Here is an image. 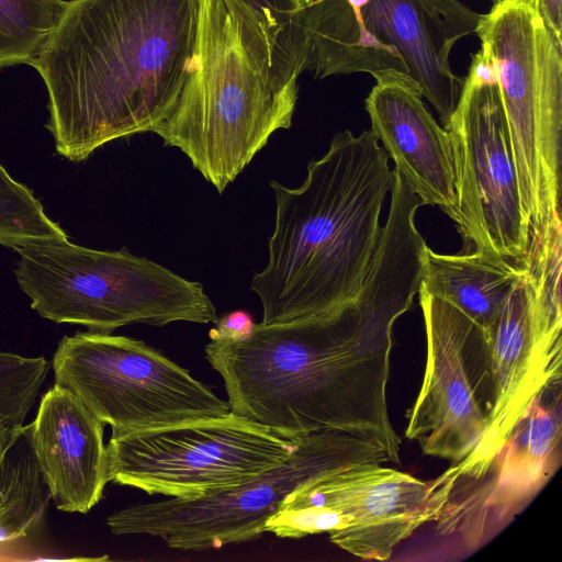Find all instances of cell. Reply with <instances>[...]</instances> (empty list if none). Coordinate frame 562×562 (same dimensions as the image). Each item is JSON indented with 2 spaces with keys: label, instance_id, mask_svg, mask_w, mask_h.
<instances>
[{
  "label": "cell",
  "instance_id": "83f0119b",
  "mask_svg": "<svg viewBox=\"0 0 562 562\" xmlns=\"http://www.w3.org/2000/svg\"><path fill=\"white\" fill-rule=\"evenodd\" d=\"M493 3L499 2L502 0H491Z\"/></svg>",
  "mask_w": 562,
  "mask_h": 562
},
{
  "label": "cell",
  "instance_id": "6da1fadb",
  "mask_svg": "<svg viewBox=\"0 0 562 562\" xmlns=\"http://www.w3.org/2000/svg\"><path fill=\"white\" fill-rule=\"evenodd\" d=\"M416 209L390 203L367 278L355 299L324 314L256 324L239 341H213L205 358L231 411L286 439L339 432L400 463L387 383L396 321L418 291L427 245Z\"/></svg>",
  "mask_w": 562,
  "mask_h": 562
},
{
  "label": "cell",
  "instance_id": "5b68a950",
  "mask_svg": "<svg viewBox=\"0 0 562 562\" xmlns=\"http://www.w3.org/2000/svg\"><path fill=\"white\" fill-rule=\"evenodd\" d=\"M459 0H313L301 9L306 69L315 79L382 71L408 76L446 126L464 78L452 47L481 19Z\"/></svg>",
  "mask_w": 562,
  "mask_h": 562
},
{
  "label": "cell",
  "instance_id": "9c48e42d",
  "mask_svg": "<svg viewBox=\"0 0 562 562\" xmlns=\"http://www.w3.org/2000/svg\"><path fill=\"white\" fill-rule=\"evenodd\" d=\"M55 384L70 391L112 436L222 417L227 401L144 341L109 333L65 336L53 356Z\"/></svg>",
  "mask_w": 562,
  "mask_h": 562
},
{
  "label": "cell",
  "instance_id": "603a6c76",
  "mask_svg": "<svg viewBox=\"0 0 562 562\" xmlns=\"http://www.w3.org/2000/svg\"><path fill=\"white\" fill-rule=\"evenodd\" d=\"M50 364L40 357L0 351V419L23 424L33 407Z\"/></svg>",
  "mask_w": 562,
  "mask_h": 562
},
{
  "label": "cell",
  "instance_id": "e0dca14e",
  "mask_svg": "<svg viewBox=\"0 0 562 562\" xmlns=\"http://www.w3.org/2000/svg\"><path fill=\"white\" fill-rule=\"evenodd\" d=\"M104 426L58 384L42 396L32 442L57 509L86 514L102 498L110 482Z\"/></svg>",
  "mask_w": 562,
  "mask_h": 562
},
{
  "label": "cell",
  "instance_id": "52a82bcc",
  "mask_svg": "<svg viewBox=\"0 0 562 562\" xmlns=\"http://www.w3.org/2000/svg\"><path fill=\"white\" fill-rule=\"evenodd\" d=\"M15 251L20 288L31 307L52 322L111 334L131 324L218 319L201 283L125 249L95 250L65 240Z\"/></svg>",
  "mask_w": 562,
  "mask_h": 562
},
{
  "label": "cell",
  "instance_id": "277c9868",
  "mask_svg": "<svg viewBox=\"0 0 562 562\" xmlns=\"http://www.w3.org/2000/svg\"><path fill=\"white\" fill-rule=\"evenodd\" d=\"M296 92L274 86L222 0H200L194 56L169 116L154 131L222 193L278 130L289 128Z\"/></svg>",
  "mask_w": 562,
  "mask_h": 562
},
{
  "label": "cell",
  "instance_id": "30bf717a",
  "mask_svg": "<svg viewBox=\"0 0 562 562\" xmlns=\"http://www.w3.org/2000/svg\"><path fill=\"white\" fill-rule=\"evenodd\" d=\"M299 438L280 437L233 412L111 436L109 481L149 495L200 497L282 462L296 449Z\"/></svg>",
  "mask_w": 562,
  "mask_h": 562
},
{
  "label": "cell",
  "instance_id": "5bb4252c",
  "mask_svg": "<svg viewBox=\"0 0 562 562\" xmlns=\"http://www.w3.org/2000/svg\"><path fill=\"white\" fill-rule=\"evenodd\" d=\"M426 366L407 412L405 437L425 454L453 464L468 459L487 428L485 334L451 304L418 288Z\"/></svg>",
  "mask_w": 562,
  "mask_h": 562
},
{
  "label": "cell",
  "instance_id": "8992f818",
  "mask_svg": "<svg viewBox=\"0 0 562 562\" xmlns=\"http://www.w3.org/2000/svg\"><path fill=\"white\" fill-rule=\"evenodd\" d=\"M475 34L506 116L530 238L562 228V42L533 0H502Z\"/></svg>",
  "mask_w": 562,
  "mask_h": 562
},
{
  "label": "cell",
  "instance_id": "d4e9b609",
  "mask_svg": "<svg viewBox=\"0 0 562 562\" xmlns=\"http://www.w3.org/2000/svg\"><path fill=\"white\" fill-rule=\"evenodd\" d=\"M533 1L547 27L562 42V0Z\"/></svg>",
  "mask_w": 562,
  "mask_h": 562
},
{
  "label": "cell",
  "instance_id": "ac0fdd59",
  "mask_svg": "<svg viewBox=\"0 0 562 562\" xmlns=\"http://www.w3.org/2000/svg\"><path fill=\"white\" fill-rule=\"evenodd\" d=\"M525 265L479 251L442 255L425 251L419 286L451 304L486 334Z\"/></svg>",
  "mask_w": 562,
  "mask_h": 562
},
{
  "label": "cell",
  "instance_id": "7c38bea8",
  "mask_svg": "<svg viewBox=\"0 0 562 562\" xmlns=\"http://www.w3.org/2000/svg\"><path fill=\"white\" fill-rule=\"evenodd\" d=\"M561 304L536 294L525 265L485 334L486 431L468 459L443 473L450 483L480 481L531 402L561 383Z\"/></svg>",
  "mask_w": 562,
  "mask_h": 562
},
{
  "label": "cell",
  "instance_id": "8fae6325",
  "mask_svg": "<svg viewBox=\"0 0 562 562\" xmlns=\"http://www.w3.org/2000/svg\"><path fill=\"white\" fill-rule=\"evenodd\" d=\"M464 245L497 259L524 262L530 243L506 116L491 66L472 55L458 104L446 126Z\"/></svg>",
  "mask_w": 562,
  "mask_h": 562
},
{
  "label": "cell",
  "instance_id": "9a60e30c",
  "mask_svg": "<svg viewBox=\"0 0 562 562\" xmlns=\"http://www.w3.org/2000/svg\"><path fill=\"white\" fill-rule=\"evenodd\" d=\"M561 426L559 383L531 402L480 480L485 482L483 487L458 504L446 506L436 520L440 519L449 532L457 525L454 530L465 531L464 538L473 548L492 529L501 530L557 472L561 462Z\"/></svg>",
  "mask_w": 562,
  "mask_h": 562
},
{
  "label": "cell",
  "instance_id": "7402d4cb",
  "mask_svg": "<svg viewBox=\"0 0 562 562\" xmlns=\"http://www.w3.org/2000/svg\"><path fill=\"white\" fill-rule=\"evenodd\" d=\"M68 240L65 231L44 211L33 192L0 164V244L21 247Z\"/></svg>",
  "mask_w": 562,
  "mask_h": 562
},
{
  "label": "cell",
  "instance_id": "44dd1931",
  "mask_svg": "<svg viewBox=\"0 0 562 562\" xmlns=\"http://www.w3.org/2000/svg\"><path fill=\"white\" fill-rule=\"evenodd\" d=\"M66 2L0 0V68L32 64L55 30Z\"/></svg>",
  "mask_w": 562,
  "mask_h": 562
},
{
  "label": "cell",
  "instance_id": "2e32d148",
  "mask_svg": "<svg viewBox=\"0 0 562 562\" xmlns=\"http://www.w3.org/2000/svg\"><path fill=\"white\" fill-rule=\"evenodd\" d=\"M364 101L371 131L422 205L439 206L460 223L449 133L426 108L419 86L397 71L373 76Z\"/></svg>",
  "mask_w": 562,
  "mask_h": 562
},
{
  "label": "cell",
  "instance_id": "3957f363",
  "mask_svg": "<svg viewBox=\"0 0 562 562\" xmlns=\"http://www.w3.org/2000/svg\"><path fill=\"white\" fill-rule=\"evenodd\" d=\"M392 182L389 156L371 130L338 133L327 153L310 161L299 188L270 182L276 221L268 263L250 283L262 324L324 314L357 296Z\"/></svg>",
  "mask_w": 562,
  "mask_h": 562
},
{
  "label": "cell",
  "instance_id": "d6986e66",
  "mask_svg": "<svg viewBox=\"0 0 562 562\" xmlns=\"http://www.w3.org/2000/svg\"><path fill=\"white\" fill-rule=\"evenodd\" d=\"M259 67L278 88L299 93L307 46L293 0H222Z\"/></svg>",
  "mask_w": 562,
  "mask_h": 562
},
{
  "label": "cell",
  "instance_id": "7a4b0ae2",
  "mask_svg": "<svg viewBox=\"0 0 562 562\" xmlns=\"http://www.w3.org/2000/svg\"><path fill=\"white\" fill-rule=\"evenodd\" d=\"M200 0H70L31 64L48 92V130L74 161L153 132L194 56Z\"/></svg>",
  "mask_w": 562,
  "mask_h": 562
},
{
  "label": "cell",
  "instance_id": "cb8c5ba5",
  "mask_svg": "<svg viewBox=\"0 0 562 562\" xmlns=\"http://www.w3.org/2000/svg\"><path fill=\"white\" fill-rule=\"evenodd\" d=\"M255 323L251 316L245 311H234L218 318L215 327L209 333L213 341H239L248 338Z\"/></svg>",
  "mask_w": 562,
  "mask_h": 562
},
{
  "label": "cell",
  "instance_id": "ba28073f",
  "mask_svg": "<svg viewBox=\"0 0 562 562\" xmlns=\"http://www.w3.org/2000/svg\"><path fill=\"white\" fill-rule=\"evenodd\" d=\"M387 463L376 446L339 432L299 438L282 462L231 487L194 498L138 503L106 518L115 536L147 535L169 548L201 551L255 540L285 498L302 486L357 463Z\"/></svg>",
  "mask_w": 562,
  "mask_h": 562
},
{
  "label": "cell",
  "instance_id": "484cf974",
  "mask_svg": "<svg viewBox=\"0 0 562 562\" xmlns=\"http://www.w3.org/2000/svg\"><path fill=\"white\" fill-rule=\"evenodd\" d=\"M297 8L302 9L303 7L311 3L313 0H293Z\"/></svg>",
  "mask_w": 562,
  "mask_h": 562
},
{
  "label": "cell",
  "instance_id": "4316f807",
  "mask_svg": "<svg viewBox=\"0 0 562 562\" xmlns=\"http://www.w3.org/2000/svg\"><path fill=\"white\" fill-rule=\"evenodd\" d=\"M7 423H4L3 420L0 419V434L2 431V429L5 427Z\"/></svg>",
  "mask_w": 562,
  "mask_h": 562
},
{
  "label": "cell",
  "instance_id": "4fadbf2b",
  "mask_svg": "<svg viewBox=\"0 0 562 562\" xmlns=\"http://www.w3.org/2000/svg\"><path fill=\"white\" fill-rule=\"evenodd\" d=\"M383 463L364 462L319 477L295 492L281 508L304 531L362 559L386 561L442 507L431 482ZM280 508V509H281Z\"/></svg>",
  "mask_w": 562,
  "mask_h": 562
},
{
  "label": "cell",
  "instance_id": "ffe728a7",
  "mask_svg": "<svg viewBox=\"0 0 562 562\" xmlns=\"http://www.w3.org/2000/svg\"><path fill=\"white\" fill-rule=\"evenodd\" d=\"M50 499L31 424H7L0 434V542L25 537L41 522Z\"/></svg>",
  "mask_w": 562,
  "mask_h": 562
}]
</instances>
